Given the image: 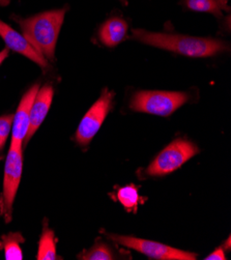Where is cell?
<instances>
[{
	"instance_id": "obj_1",
	"label": "cell",
	"mask_w": 231,
	"mask_h": 260,
	"mask_svg": "<svg viewBox=\"0 0 231 260\" xmlns=\"http://www.w3.org/2000/svg\"><path fill=\"white\" fill-rule=\"evenodd\" d=\"M133 39L140 43L172 51L189 57H210L229 48L225 42L219 40L195 38L184 35L150 32L144 29H134Z\"/></svg>"
},
{
	"instance_id": "obj_2",
	"label": "cell",
	"mask_w": 231,
	"mask_h": 260,
	"mask_svg": "<svg viewBox=\"0 0 231 260\" xmlns=\"http://www.w3.org/2000/svg\"><path fill=\"white\" fill-rule=\"evenodd\" d=\"M65 9L49 11L27 19L13 16L20 25L23 36L49 60L55 59V47L63 24Z\"/></svg>"
},
{
	"instance_id": "obj_3",
	"label": "cell",
	"mask_w": 231,
	"mask_h": 260,
	"mask_svg": "<svg viewBox=\"0 0 231 260\" xmlns=\"http://www.w3.org/2000/svg\"><path fill=\"white\" fill-rule=\"evenodd\" d=\"M189 101V95L179 91H138L133 96L130 108L136 112L169 116Z\"/></svg>"
},
{
	"instance_id": "obj_4",
	"label": "cell",
	"mask_w": 231,
	"mask_h": 260,
	"mask_svg": "<svg viewBox=\"0 0 231 260\" xmlns=\"http://www.w3.org/2000/svg\"><path fill=\"white\" fill-rule=\"evenodd\" d=\"M198 152L199 149L194 143L184 139H176L157 155L146 171L152 176L169 174L182 167Z\"/></svg>"
},
{
	"instance_id": "obj_5",
	"label": "cell",
	"mask_w": 231,
	"mask_h": 260,
	"mask_svg": "<svg viewBox=\"0 0 231 260\" xmlns=\"http://www.w3.org/2000/svg\"><path fill=\"white\" fill-rule=\"evenodd\" d=\"M23 145H11L5 165L4 190L0 212L7 222L12 220L14 200L20 185L23 169Z\"/></svg>"
},
{
	"instance_id": "obj_6",
	"label": "cell",
	"mask_w": 231,
	"mask_h": 260,
	"mask_svg": "<svg viewBox=\"0 0 231 260\" xmlns=\"http://www.w3.org/2000/svg\"><path fill=\"white\" fill-rule=\"evenodd\" d=\"M113 242L124 247L134 249L150 259L158 260H195L197 255L191 252H186L172 247L133 237H124L117 235H106Z\"/></svg>"
},
{
	"instance_id": "obj_7",
	"label": "cell",
	"mask_w": 231,
	"mask_h": 260,
	"mask_svg": "<svg viewBox=\"0 0 231 260\" xmlns=\"http://www.w3.org/2000/svg\"><path fill=\"white\" fill-rule=\"evenodd\" d=\"M113 98V91L105 89L84 115L75 135L76 141L80 145L85 146L89 144V142L98 132V129L111 109Z\"/></svg>"
},
{
	"instance_id": "obj_8",
	"label": "cell",
	"mask_w": 231,
	"mask_h": 260,
	"mask_svg": "<svg viewBox=\"0 0 231 260\" xmlns=\"http://www.w3.org/2000/svg\"><path fill=\"white\" fill-rule=\"evenodd\" d=\"M0 37L5 41L7 48L13 50L29 58L31 61L39 64L42 69L49 67L48 60L37 51V49L26 40L24 36L13 29L10 25L0 20Z\"/></svg>"
},
{
	"instance_id": "obj_9",
	"label": "cell",
	"mask_w": 231,
	"mask_h": 260,
	"mask_svg": "<svg viewBox=\"0 0 231 260\" xmlns=\"http://www.w3.org/2000/svg\"><path fill=\"white\" fill-rule=\"evenodd\" d=\"M39 88V84L34 85L24 93L23 98L20 101L18 110L14 115L13 119L11 145H23L25 138L27 136L29 127L30 108Z\"/></svg>"
},
{
	"instance_id": "obj_10",
	"label": "cell",
	"mask_w": 231,
	"mask_h": 260,
	"mask_svg": "<svg viewBox=\"0 0 231 260\" xmlns=\"http://www.w3.org/2000/svg\"><path fill=\"white\" fill-rule=\"evenodd\" d=\"M54 90L51 85H44L39 88L36 98L32 102L30 108V116H29V127L26 138H25L24 143L26 144L31 137L36 134V132L45 120L51 104H52Z\"/></svg>"
},
{
	"instance_id": "obj_11",
	"label": "cell",
	"mask_w": 231,
	"mask_h": 260,
	"mask_svg": "<svg viewBox=\"0 0 231 260\" xmlns=\"http://www.w3.org/2000/svg\"><path fill=\"white\" fill-rule=\"evenodd\" d=\"M127 28L129 26L123 19H109L101 26L100 40L107 47H115L126 38Z\"/></svg>"
},
{
	"instance_id": "obj_12",
	"label": "cell",
	"mask_w": 231,
	"mask_h": 260,
	"mask_svg": "<svg viewBox=\"0 0 231 260\" xmlns=\"http://www.w3.org/2000/svg\"><path fill=\"white\" fill-rule=\"evenodd\" d=\"M183 5L191 11L211 13L218 18L224 11L228 12V0H182Z\"/></svg>"
},
{
	"instance_id": "obj_13",
	"label": "cell",
	"mask_w": 231,
	"mask_h": 260,
	"mask_svg": "<svg viewBox=\"0 0 231 260\" xmlns=\"http://www.w3.org/2000/svg\"><path fill=\"white\" fill-rule=\"evenodd\" d=\"M37 258L39 260H54L58 259L56 254V243L53 231L45 225L39 245V252Z\"/></svg>"
},
{
	"instance_id": "obj_14",
	"label": "cell",
	"mask_w": 231,
	"mask_h": 260,
	"mask_svg": "<svg viewBox=\"0 0 231 260\" xmlns=\"http://www.w3.org/2000/svg\"><path fill=\"white\" fill-rule=\"evenodd\" d=\"M24 242V238L18 232L9 233L2 237L0 247L5 250V256L8 260H21L23 259L20 244Z\"/></svg>"
},
{
	"instance_id": "obj_15",
	"label": "cell",
	"mask_w": 231,
	"mask_h": 260,
	"mask_svg": "<svg viewBox=\"0 0 231 260\" xmlns=\"http://www.w3.org/2000/svg\"><path fill=\"white\" fill-rule=\"evenodd\" d=\"M116 198L126 211H131L134 213L137 212L138 204L141 202L138 189L134 185H129L118 189L116 192Z\"/></svg>"
},
{
	"instance_id": "obj_16",
	"label": "cell",
	"mask_w": 231,
	"mask_h": 260,
	"mask_svg": "<svg viewBox=\"0 0 231 260\" xmlns=\"http://www.w3.org/2000/svg\"><path fill=\"white\" fill-rule=\"evenodd\" d=\"M79 257L84 260H111L115 258L110 247L103 243H96L90 250L83 252Z\"/></svg>"
},
{
	"instance_id": "obj_17",
	"label": "cell",
	"mask_w": 231,
	"mask_h": 260,
	"mask_svg": "<svg viewBox=\"0 0 231 260\" xmlns=\"http://www.w3.org/2000/svg\"><path fill=\"white\" fill-rule=\"evenodd\" d=\"M14 115H7L0 117V142L2 144H6L8 137L12 131Z\"/></svg>"
},
{
	"instance_id": "obj_18",
	"label": "cell",
	"mask_w": 231,
	"mask_h": 260,
	"mask_svg": "<svg viewBox=\"0 0 231 260\" xmlns=\"http://www.w3.org/2000/svg\"><path fill=\"white\" fill-rule=\"evenodd\" d=\"M204 259L207 260H224L226 259V256H225V253L223 251V249H217L215 252H213L211 255L207 256Z\"/></svg>"
},
{
	"instance_id": "obj_19",
	"label": "cell",
	"mask_w": 231,
	"mask_h": 260,
	"mask_svg": "<svg viewBox=\"0 0 231 260\" xmlns=\"http://www.w3.org/2000/svg\"><path fill=\"white\" fill-rule=\"evenodd\" d=\"M8 56H9V49L6 48L5 50H3L2 52H0V64H2V63L5 61V59H6Z\"/></svg>"
},
{
	"instance_id": "obj_20",
	"label": "cell",
	"mask_w": 231,
	"mask_h": 260,
	"mask_svg": "<svg viewBox=\"0 0 231 260\" xmlns=\"http://www.w3.org/2000/svg\"><path fill=\"white\" fill-rule=\"evenodd\" d=\"M10 2H11V0H0V6L6 7L10 4Z\"/></svg>"
},
{
	"instance_id": "obj_21",
	"label": "cell",
	"mask_w": 231,
	"mask_h": 260,
	"mask_svg": "<svg viewBox=\"0 0 231 260\" xmlns=\"http://www.w3.org/2000/svg\"><path fill=\"white\" fill-rule=\"evenodd\" d=\"M119 2H120L123 6H126V5H127V0H119Z\"/></svg>"
},
{
	"instance_id": "obj_22",
	"label": "cell",
	"mask_w": 231,
	"mask_h": 260,
	"mask_svg": "<svg viewBox=\"0 0 231 260\" xmlns=\"http://www.w3.org/2000/svg\"><path fill=\"white\" fill-rule=\"evenodd\" d=\"M4 147V144H2V142H0V149H2Z\"/></svg>"
}]
</instances>
